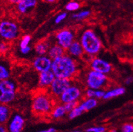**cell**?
I'll return each mask as SVG.
<instances>
[{
    "label": "cell",
    "mask_w": 133,
    "mask_h": 132,
    "mask_svg": "<svg viewBox=\"0 0 133 132\" xmlns=\"http://www.w3.org/2000/svg\"><path fill=\"white\" fill-rule=\"evenodd\" d=\"M84 88L80 84L72 83L70 87L57 99V102L61 104L78 102L84 98Z\"/></svg>",
    "instance_id": "6"
},
{
    "label": "cell",
    "mask_w": 133,
    "mask_h": 132,
    "mask_svg": "<svg viewBox=\"0 0 133 132\" xmlns=\"http://www.w3.org/2000/svg\"><path fill=\"white\" fill-rule=\"evenodd\" d=\"M38 0H20L16 5L17 11L20 14H26L37 5Z\"/></svg>",
    "instance_id": "15"
},
{
    "label": "cell",
    "mask_w": 133,
    "mask_h": 132,
    "mask_svg": "<svg viewBox=\"0 0 133 132\" xmlns=\"http://www.w3.org/2000/svg\"><path fill=\"white\" fill-rule=\"evenodd\" d=\"M72 83L73 80H71L56 78L50 87L47 90L54 99L57 100Z\"/></svg>",
    "instance_id": "10"
},
{
    "label": "cell",
    "mask_w": 133,
    "mask_h": 132,
    "mask_svg": "<svg viewBox=\"0 0 133 132\" xmlns=\"http://www.w3.org/2000/svg\"><path fill=\"white\" fill-rule=\"evenodd\" d=\"M8 48L9 46L8 43L3 40H0V54L5 53L8 51Z\"/></svg>",
    "instance_id": "32"
},
{
    "label": "cell",
    "mask_w": 133,
    "mask_h": 132,
    "mask_svg": "<svg viewBox=\"0 0 133 132\" xmlns=\"http://www.w3.org/2000/svg\"><path fill=\"white\" fill-rule=\"evenodd\" d=\"M79 102H68V103L64 104V107H65V109H66V110H67L68 113L70 112L71 110H72L73 109H75V108L77 107L78 105V103H79Z\"/></svg>",
    "instance_id": "30"
},
{
    "label": "cell",
    "mask_w": 133,
    "mask_h": 132,
    "mask_svg": "<svg viewBox=\"0 0 133 132\" xmlns=\"http://www.w3.org/2000/svg\"><path fill=\"white\" fill-rule=\"evenodd\" d=\"M121 132H133V124L130 123L124 124L121 127Z\"/></svg>",
    "instance_id": "33"
},
{
    "label": "cell",
    "mask_w": 133,
    "mask_h": 132,
    "mask_svg": "<svg viewBox=\"0 0 133 132\" xmlns=\"http://www.w3.org/2000/svg\"><path fill=\"white\" fill-rule=\"evenodd\" d=\"M82 114H83V113L81 112L79 109L76 107L75 109H73L72 110H71L70 112L68 113V117L70 119H74L77 118V117H80Z\"/></svg>",
    "instance_id": "28"
},
{
    "label": "cell",
    "mask_w": 133,
    "mask_h": 132,
    "mask_svg": "<svg viewBox=\"0 0 133 132\" xmlns=\"http://www.w3.org/2000/svg\"><path fill=\"white\" fill-rule=\"evenodd\" d=\"M41 1L47 3H53L57 2V0H41Z\"/></svg>",
    "instance_id": "37"
},
{
    "label": "cell",
    "mask_w": 133,
    "mask_h": 132,
    "mask_svg": "<svg viewBox=\"0 0 133 132\" xmlns=\"http://www.w3.org/2000/svg\"><path fill=\"white\" fill-rule=\"evenodd\" d=\"M18 53L22 56H26L30 53L32 51V47L29 46V47H24V48H18Z\"/></svg>",
    "instance_id": "31"
},
{
    "label": "cell",
    "mask_w": 133,
    "mask_h": 132,
    "mask_svg": "<svg viewBox=\"0 0 133 132\" xmlns=\"http://www.w3.org/2000/svg\"><path fill=\"white\" fill-rule=\"evenodd\" d=\"M76 40V35L74 30L68 28L61 29L54 34V43L59 45L66 51Z\"/></svg>",
    "instance_id": "8"
},
{
    "label": "cell",
    "mask_w": 133,
    "mask_h": 132,
    "mask_svg": "<svg viewBox=\"0 0 133 132\" xmlns=\"http://www.w3.org/2000/svg\"><path fill=\"white\" fill-rule=\"evenodd\" d=\"M106 132H107V131H106Z\"/></svg>",
    "instance_id": "43"
},
{
    "label": "cell",
    "mask_w": 133,
    "mask_h": 132,
    "mask_svg": "<svg viewBox=\"0 0 133 132\" xmlns=\"http://www.w3.org/2000/svg\"><path fill=\"white\" fill-rule=\"evenodd\" d=\"M105 90H93V89L85 88L84 89V98H91L97 100L102 99L104 97Z\"/></svg>",
    "instance_id": "22"
},
{
    "label": "cell",
    "mask_w": 133,
    "mask_h": 132,
    "mask_svg": "<svg viewBox=\"0 0 133 132\" xmlns=\"http://www.w3.org/2000/svg\"><path fill=\"white\" fill-rule=\"evenodd\" d=\"M0 18H1V13H0Z\"/></svg>",
    "instance_id": "42"
},
{
    "label": "cell",
    "mask_w": 133,
    "mask_h": 132,
    "mask_svg": "<svg viewBox=\"0 0 133 132\" xmlns=\"http://www.w3.org/2000/svg\"><path fill=\"white\" fill-rule=\"evenodd\" d=\"M79 42L84 50V55L87 57H97L103 48L102 41L94 30L85 29L80 34Z\"/></svg>",
    "instance_id": "2"
},
{
    "label": "cell",
    "mask_w": 133,
    "mask_h": 132,
    "mask_svg": "<svg viewBox=\"0 0 133 132\" xmlns=\"http://www.w3.org/2000/svg\"><path fill=\"white\" fill-rule=\"evenodd\" d=\"M0 132H8L7 127L5 125H1L0 124Z\"/></svg>",
    "instance_id": "36"
},
{
    "label": "cell",
    "mask_w": 133,
    "mask_h": 132,
    "mask_svg": "<svg viewBox=\"0 0 133 132\" xmlns=\"http://www.w3.org/2000/svg\"><path fill=\"white\" fill-rule=\"evenodd\" d=\"M11 76V69L8 62L0 61V82L10 79Z\"/></svg>",
    "instance_id": "23"
},
{
    "label": "cell",
    "mask_w": 133,
    "mask_h": 132,
    "mask_svg": "<svg viewBox=\"0 0 133 132\" xmlns=\"http://www.w3.org/2000/svg\"><path fill=\"white\" fill-rule=\"evenodd\" d=\"M83 83L85 88L105 90L110 85V79L108 75L89 69L84 74Z\"/></svg>",
    "instance_id": "4"
},
{
    "label": "cell",
    "mask_w": 133,
    "mask_h": 132,
    "mask_svg": "<svg viewBox=\"0 0 133 132\" xmlns=\"http://www.w3.org/2000/svg\"><path fill=\"white\" fill-rule=\"evenodd\" d=\"M124 83L125 84L127 85H130V84H132L133 83V76L130 75V76H128L125 78L124 80Z\"/></svg>",
    "instance_id": "34"
},
{
    "label": "cell",
    "mask_w": 133,
    "mask_h": 132,
    "mask_svg": "<svg viewBox=\"0 0 133 132\" xmlns=\"http://www.w3.org/2000/svg\"><path fill=\"white\" fill-rule=\"evenodd\" d=\"M125 93H126V88L124 87L116 86V87L112 88L111 89H108V90H105V93L103 100H110L114 98H116V97L124 95Z\"/></svg>",
    "instance_id": "19"
},
{
    "label": "cell",
    "mask_w": 133,
    "mask_h": 132,
    "mask_svg": "<svg viewBox=\"0 0 133 132\" xmlns=\"http://www.w3.org/2000/svg\"><path fill=\"white\" fill-rule=\"evenodd\" d=\"M12 115L11 109L7 105L0 104V124L4 125L8 122Z\"/></svg>",
    "instance_id": "21"
},
{
    "label": "cell",
    "mask_w": 133,
    "mask_h": 132,
    "mask_svg": "<svg viewBox=\"0 0 133 132\" xmlns=\"http://www.w3.org/2000/svg\"><path fill=\"white\" fill-rule=\"evenodd\" d=\"M67 17H68L67 12H61V13H58V14L56 16L55 19H54V22H55L56 24H59L64 22V20L67 18Z\"/></svg>",
    "instance_id": "27"
},
{
    "label": "cell",
    "mask_w": 133,
    "mask_h": 132,
    "mask_svg": "<svg viewBox=\"0 0 133 132\" xmlns=\"http://www.w3.org/2000/svg\"><path fill=\"white\" fill-rule=\"evenodd\" d=\"M55 78H56V76L51 70L39 73L38 79H37L38 86L41 89L47 90L50 87V86L51 85Z\"/></svg>",
    "instance_id": "13"
},
{
    "label": "cell",
    "mask_w": 133,
    "mask_h": 132,
    "mask_svg": "<svg viewBox=\"0 0 133 132\" xmlns=\"http://www.w3.org/2000/svg\"><path fill=\"white\" fill-rule=\"evenodd\" d=\"M52 43L50 40H41L36 43L34 46V51L37 56L47 55Z\"/></svg>",
    "instance_id": "16"
},
{
    "label": "cell",
    "mask_w": 133,
    "mask_h": 132,
    "mask_svg": "<svg viewBox=\"0 0 133 132\" xmlns=\"http://www.w3.org/2000/svg\"><path fill=\"white\" fill-rule=\"evenodd\" d=\"M110 132H118V131L116 130V129H111V130H110Z\"/></svg>",
    "instance_id": "39"
},
{
    "label": "cell",
    "mask_w": 133,
    "mask_h": 132,
    "mask_svg": "<svg viewBox=\"0 0 133 132\" xmlns=\"http://www.w3.org/2000/svg\"><path fill=\"white\" fill-rule=\"evenodd\" d=\"M91 13V11L89 10H82V11L73 13L72 16V18L76 21H82L87 18L88 17H89Z\"/></svg>",
    "instance_id": "24"
},
{
    "label": "cell",
    "mask_w": 133,
    "mask_h": 132,
    "mask_svg": "<svg viewBox=\"0 0 133 132\" xmlns=\"http://www.w3.org/2000/svg\"><path fill=\"white\" fill-rule=\"evenodd\" d=\"M132 40H133V29L132 30Z\"/></svg>",
    "instance_id": "40"
},
{
    "label": "cell",
    "mask_w": 133,
    "mask_h": 132,
    "mask_svg": "<svg viewBox=\"0 0 133 132\" xmlns=\"http://www.w3.org/2000/svg\"><path fill=\"white\" fill-rule=\"evenodd\" d=\"M53 60L48 55L36 56L32 61V67L38 73L51 70Z\"/></svg>",
    "instance_id": "11"
},
{
    "label": "cell",
    "mask_w": 133,
    "mask_h": 132,
    "mask_svg": "<svg viewBox=\"0 0 133 132\" xmlns=\"http://www.w3.org/2000/svg\"><path fill=\"white\" fill-rule=\"evenodd\" d=\"M10 2L12 3H14V4H16V5H17L18 3L20 2V0H10Z\"/></svg>",
    "instance_id": "38"
},
{
    "label": "cell",
    "mask_w": 133,
    "mask_h": 132,
    "mask_svg": "<svg viewBox=\"0 0 133 132\" xmlns=\"http://www.w3.org/2000/svg\"><path fill=\"white\" fill-rule=\"evenodd\" d=\"M17 84L12 79L0 82V104L8 105L15 100Z\"/></svg>",
    "instance_id": "7"
},
{
    "label": "cell",
    "mask_w": 133,
    "mask_h": 132,
    "mask_svg": "<svg viewBox=\"0 0 133 132\" xmlns=\"http://www.w3.org/2000/svg\"><path fill=\"white\" fill-rule=\"evenodd\" d=\"M31 40H32V37L30 34H24L20 38L19 40L18 48H24L30 46Z\"/></svg>",
    "instance_id": "25"
},
{
    "label": "cell",
    "mask_w": 133,
    "mask_h": 132,
    "mask_svg": "<svg viewBox=\"0 0 133 132\" xmlns=\"http://www.w3.org/2000/svg\"><path fill=\"white\" fill-rule=\"evenodd\" d=\"M98 105V100L91 98H84L80 101L77 107L81 112L84 113L85 112L89 111Z\"/></svg>",
    "instance_id": "17"
},
{
    "label": "cell",
    "mask_w": 133,
    "mask_h": 132,
    "mask_svg": "<svg viewBox=\"0 0 133 132\" xmlns=\"http://www.w3.org/2000/svg\"><path fill=\"white\" fill-rule=\"evenodd\" d=\"M66 53V51L60 47L59 45L56 44V43H53L49 47L47 55L50 57L52 60H54L58 57L62 56Z\"/></svg>",
    "instance_id": "20"
},
{
    "label": "cell",
    "mask_w": 133,
    "mask_h": 132,
    "mask_svg": "<svg viewBox=\"0 0 133 132\" xmlns=\"http://www.w3.org/2000/svg\"><path fill=\"white\" fill-rule=\"evenodd\" d=\"M72 132H83V131H74Z\"/></svg>",
    "instance_id": "41"
},
{
    "label": "cell",
    "mask_w": 133,
    "mask_h": 132,
    "mask_svg": "<svg viewBox=\"0 0 133 132\" xmlns=\"http://www.w3.org/2000/svg\"><path fill=\"white\" fill-rule=\"evenodd\" d=\"M57 100L48 92L35 94L32 99L31 108L34 113L39 116L49 115Z\"/></svg>",
    "instance_id": "3"
},
{
    "label": "cell",
    "mask_w": 133,
    "mask_h": 132,
    "mask_svg": "<svg viewBox=\"0 0 133 132\" xmlns=\"http://www.w3.org/2000/svg\"><path fill=\"white\" fill-rule=\"evenodd\" d=\"M20 29L18 24L10 19L0 20V39L6 43L12 42L18 39Z\"/></svg>",
    "instance_id": "5"
},
{
    "label": "cell",
    "mask_w": 133,
    "mask_h": 132,
    "mask_svg": "<svg viewBox=\"0 0 133 132\" xmlns=\"http://www.w3.org/2000/svg\"><path fill=\"white\" fill-rule=\"evenodd\" d=\"M51 71L56 78L73 80L79 73V65L77 59L66 53L53 60Z\"/></svg>",
    "instance_id": "1"
},
{
    "label": "cell",
    "mask_w": 133,
    "mask_h": 132,
    "mask_svg": "<svg viewBox=\"0 0 133 132\" xmlns=\"http://www.w3.org/2000/svg\"><path fill=\"white\" fill-rule=\"evenodd\" d=\"M37 132H56V129L54 127H49L45 129H43V130L39 131Z\"/></svg>",
    "instance_id": "35"
},
{
    "label": "cell",
    "mask_w": 133,
    "mask_h": 132,
    "mask_svg": "<svg viewBox=\"0 0 133 132\" xmlns=\"http://www.w3.org/2000/svg\"><path fill=\"white\" fill-rule=\"evenodd\" d=\"M90 70L99 72L109 76L113 72V65L108 60L99 57L89 58L88 60Z\"/></svg>",
    "instance_id": "9"
},
{
    "label": "cell",
    "mask_w": 133,
    "mask_h": 132,
    "mask_svg": "<svg viewBox=\"0 0 133 132\" xmlns=\"http://www.w3.org/2000/svg\"><path fill=\"white\" fill-rule=\"evenodd\" d=\"M66 53L75 59L83 58L84 55V50L78 40H74L72 45L66 50Z\"/></svg>",
    "instance_id": "14"
},
{
    "label": "cell",
    "mask_w": 133,
    "mask_h": 132,
    "mask_svg": "<svg viewBox=\"0 0 133 132\" xmlns=\"http://www.w3.org/2000/svg\"><path fill=\"white\" fill-rule=\"evenodd\" d=\"M106 128L103 126H93L88 127L85 129V132H106Z\"/></svg>",
    "instance_id": "29"
},
{
    "label": "cell",
    "mask_w": 133,
    "mask_h": 132,
    "mask_svg": "<svg viewBox=\"0 0 133 132\" xmlns=\"http://www.w3.org/2000/svg\"><path fill=\"white\" fill-rule=\"evenodd\" d=\"M66 115H68V112L65 109L64 105L57 102V103L54 106L53 110H51L49 116L52 119L59 120V119H62Z\"/></svg>",
    "instance_id": "18"
},
{
    "label": "cell",
    "mask_w": 133,
    "mask_h": 132,
    "mask_svg": "<svg viewBox=\"0 0 133 132\" xmlns=\"http://www.w3.org/2000/svg\"><path fill=\"white\" fill-rule=\"evenodd\" d=\"M25 126V119L19 113H14L7 123V129L8 132H22Z\"/></svg>",
    "instance_id": "12"
},
{
    "label": "cell",
    "mask_w": 133,
    "mask_h": 132,
    "mask_svg": "<svg viewBox=\"0 0 133 132\" xmlns=\"http://www.w3.org/2000/svg\"><path fill=\"white\" fill-rule=\"evenodd\" d=\"M81 8V3L77 1H71L66 4L65 8L67 12H73L78 10Z\"/></svg>",
    "instance_id": "26"
}]
</instances>
